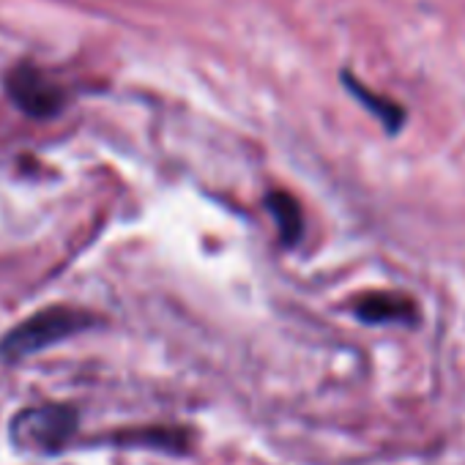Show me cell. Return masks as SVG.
Wrapping results in <instances>:
<instances>
[{"instance_id":"1","label":"cell","mask_w":465,"mask_h":465,"mask_svg":"<svg viewBox=\"0 0 465 465\" xmlns=\"http://www.w3.org/2000/svg\"><path fill=\"white\" fill-rule=\"evenodd\" d=\"M94 326V315L74 310V307H50L20 326H15L4 340H0V359L6 361H20L25 356H34L61 340H69L85 329Z\"/></svg>"},{"instance_id":"2","label":"cell","mask_w":465,"mask_h":465,"mask_svg":"<svg viewBox=\"0 0 465 465\" xmlns=\"http://www.w3.org/2000/svg\"><path fill=\"white\" fill-rule=\"evenodd\" d=\"M77 411L69 405H36L12 419V440L23 451L58 454L77 430Z\"/></svg>"},{"instance_id":"3","label":"cell","mask_w":465,"mask_h":465,"mask_svg":"<svg viewBox=\"0 0 465 465\" xmlns=\"http://www.w3.org/2000/svg\"><path fill=\"white\" fill-rule=\"evenodd\" d=\"M9 96L31 118H50L64 107V91L36 66H17L6 77Z\"/></svg>"},{"instance_id":"4","label":"cell","mask_w":465,"mask_h":465,"mask_svg":"<svg viewBox=\"0 0 465 465\" xmlns=\"http://www.w3.org/2000/svg\"><path fill=\"white\" fill-rule=\"evenodd\" d=\"M269 211L272 216L277 219L280 224V236L285 244H296L302 230H304V222H302V208L299 203L288 194V192H272L269 194Z\"/></svg>"},{"instance_id":"5","label":"cell","mask_w":465,"mask_h":465,"mask_svg":"<svg viewBox=\"0 0 465 465\" xmlns=\"http://www.w3.org/2000/svg\"><path fill=\"white\" fill-rule=\"evenodd\" d=\"M411 312V304L397 296H367L359 304V315L370 323H383V321H405Z\"/></svg>"},{"instance_id":"6","label":"cell","mask_w":465,"mask_h":465,"mask_svg":"<svg viewBox=\"0 0 465 465\" xmlns=\"http://www.w3.org/2000/svg\"><path fill=\"white\" fill-rule=\"evenodd\" d=\"M345 83H348L351 94H353L361 104H367V107H370V110H372V113H375V115L389 126V129H391V132L402 126V118H405V115H402V110H400L397 104H391L389 99H378L370 88L359 85V83H356V80H351V77H345Z\"/></svg>"}]
</instances>
